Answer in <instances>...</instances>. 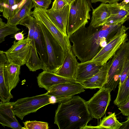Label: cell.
I'll return each instance as SVG.
<instances>
[{
    "label": "cell",
    "instance_id": "4dcf8cb0",
    "mask_svg": "<svg viewBox=\"0 0 129 129\" xmlns=\"http://www.w3.org/2000/svg\"><path fill=\"white\" fill-rule=\"evenodd\" d=\"M34 7L47 10L51 2V0H32Z\"/></svg>",
    "mask_w": 129,
    "mask_h": 129
},
{
    "label": "cell",
    "instance_id": "83f0119b",
    "mask_svg": "<svg viewBox=\"0 0 129 129\" xmlns=\"http://www.w3.org/2000/svg\"><path fill=\"white\" fill-rule=\"evenodd\" d=\"M20 30L16 25H8L4 22L1 18H0V43L5 41L7 36L16 33Z\"/></svg>",
    "mask_w": 129,
    "mask_h": 129
},
{
    "label": "cell",
    "instance_id": "603a6c76",
    "mask_svg": "<svg viewBox=\"0 0 129 129\" xmlns=\"http://www.w3.org/2000/svg\"><path fill=\"white\" fill-rule=\"evenodd\" d=\"M26 0H0V11L7 21L18 11Z\"/></svg>",
    "mask_w": 129,
    "mask_h": 129
},
{
    "label": "cell",
    "instance_id": "7402d4cb",
    "mask_svg": "<svg viewBox=\"0 0 129 129\" xmlns=\"http://www.w3.org/2000/svg\"><path fill=\"white\" fill-rule=\"evenodd\" d=\"M34 39L36 50L40 58L43 63L46 71V67L48 61V56L44 37L38 23H36L34 33Z\"/></svg>",
    "mask_w": 129,
    "mask_h": 129
},
{
    "label": "cell",
    "instance_id": "5b68a950",
    "mask_svg": "<svg viewBox=\"0 0 129 129\" xmlns=\"http://www.w3.org/2000/svg\"><path fill=\"white\" fill-rule=\"evenodd\" d=\"M38 21L46 42L48 56L46 71L55 73L61 66L65 55L63 49L57 41L45 26L41 22Z\"/></svg>",
    "mask_w": 129,
    "mask_h": 129
},
{
    "label": "cell",
    "instance_id": "f546056e",
    "mask_svg": "<svg viewBox=\"0 0 129 129\" xmlns=\"http://www.w3.org/2000/svg\"><path fill=\"white\" fill-rule=\"evenodd\" d=\"M129 75V57L126 60L121 72L119 86L121 85Z\"/></svg>",
    "mask_w": 129,
    "mask_h": 129
},
{
    "label": "cell",
    "instance_id": "d4e9b609",
    "mask_svg": "<svg viewBox=\"0 0 129 129\" xmlns=\"http://www.w3.org/2000/svg\"><path fill=\"white\" fill-rule=\"evenodd\" d=\"M34 8L32 0H26L18 11L10 19L7 21V24L15 26L19 24L20 22L31 15V9Z\"/></svg>",
    "mask_w": 129,
    "mask_h": 129
},
{
    "label": "cell",
    "instance_id": "836d02e7",
    "mask_svg": "<svg viewBox=\"0 0 129 129\" xmlns=\"http://www.w3.org/2000/svg\"><path fill=\"white\" fill-rule=\"evenodd\" d=\"M122 0H90L91 3H95L97 2H100L102 3L111 4L118 2Z\"/></svg>",
    "mask_w": 129,
    "mask_h": 129
},
{
    "label": "cell",
    "instance_id": "52a82bcc",
    "mask_svg": "<svg viewBox=\"0 0 129 129\" xmlns=\"http://www.w3.org/2000/svg\"><path fill=\"white\" fill-rule=\"evenodd\" d=\"M129 28L122 25L106 45L102 48L98 53L90 60L102 65L107 62L115 54L121 45L127 41L126 31Z\"/></svg>",
    "mask_w": 129,
    "mask_h": 129
},
{
    "label": "cell",
    "instance_id": "d6a6232c",
    "mask_svg": "<svg viewBox=\"0 0 129 129\" xmlns=\"http://www.w3.org/2000/svg\"><path fill=\"white\" fill-rule=\"evenodd\" d=\"M118 107V109L123 115L129 117V100Z\"/></svg>",
    "mask_w": 129,
    "mask_h": 129
},
{
    "label": "cell",
    "instance_id": "4fadbf2b",
    "mask_svg": "<svg viewBox=\"0 0 129 129\" xmlns=\"http://www.w3.org/2000/svg\"><path fill=\"white\" fill-rule=\"evenodd\" d=\"M13 102L0 104V123L4 127L5 126L14 129H22L15 117L13 110Z\"/></svg>",
    "mask_w": 129,
    "mask_h": 129
},
{
    "label": "cell",
    "instance_id": "277c9868",
    "mask_svg": "<svg viewBox=\"0 0 129 129\" xmlns=\"http://www.w3.org/2000/svg\"><path fill=\"white\" fill-rule=\"evenodd\" d=\"M129 57V41L124 42L111 58L106 81L103 87L114 91L119 84L122 70L126 59Z\"/></svg>",
    "mask_w": 129,
    "mask_h": 129
},
{
    "label": "cell",
    "instance_id": "8d00e7d4",
    "mask_svg": "<svg viewBox=\"0 0 129 129\" xmlns=\"http://www.w3.org/2000/svg\"><path fill=\"white\" fill-rule=\"evenodd\" d=\"M129 3V0H123L121 2L119 3V4L121 6H124Z\"/></svg>",
    "mask_w": 129,
    "mask_h": 129
},
{
    "label": "cell",
    "instance_id": "ac0fdd59",
    "mask_svg": "<svg viewBox=\"0 0 129 129\" xmlns=\"http://www.w3.org/2000/svg\"><path fill=\"white\" fill-rule=\"evenodd\" d=\"M111 58L102 66L99 72L92 77L80 83L84 88L93 89L102 88L107 80Z\"/></svg>",
    "mask_w": 129,
    "mask_h": 129
},
{
    "label": "cell",
    "instance_id": "8992f818",
    "mask_svg": "<svg viewBox=\"0 0 129 129\" xmlns=\"http://www.w3.org/2000/svg\"><path fill=\"white\" fill-rule=\"evenodd\" d=\"M50 97L46 93L18 99L13 103V110L15 115L23 120L26 115L35 112L41 108L51 104Z\"/></svg>",
    "mask_w": 129,
    "mask_h": 129
},
{
    "label": "cell",
    "instance_id": "8fae6325",
    "mask_svg": "<svg viewBox=\"0 0 129 129\" xmlns=\"http://www.w3.org/2000/svg\"><path fill=\"white\" fill-rule=\"evenodd\" d=\"M30 44V41L27 37L17 42L14 41L11 47L4 52L8 63L21 66L26 64L29 54Z\"/></svg>",
    "mask_w": 129,
    "mask_h": 129
},
{
    "label": "cell",
    "instance_id": "e0dca14e",
    "mask_svg": "<svg viewBox=\"0 0 129 129\" xmlns=\"http://www.w3.org/2000/svg\"><path fill=\"white\" fill-rule=\"evenodd\" d=\"M70 9L68 5L61 10H44L49 17L56 27L65 35H68L66 28Z\"/></svg>",
    "mask_w": 129,
    "mask_h": 129
},
{
    "label": "cell",
    "instance_id": "2e32d148",
    "mask_svg": "<svg viewBox=\"0 0 129 129\" xmlns=\"http://www.w3.org/2000/svg\"><path fill=\"white\" fill-rule=\"evenodd\" d=\"M78 63L77 59L71 49L65 55L61 66L55 74L64 78L75 80Z\"/></svg>",
    "mask_w": 129,
    "mask_h": 129
},
{
    "label": "cell",
    "instance_id": "d590c367",
    "mask_svg": "<svg viewBox=\"0 0 129 129\" xmlns=\"http://www.w3.org/2000/svg\"><path fill=\"white\" fill-rule=\"evenodd\" d=\"M126 120L121 123L122 125L119 129H129V117L126 118Z\"/></svg>",
    "mask_w": 129,
    "mask_h": 129
},
{
    "label": "cell",
    "instance_id": "ffe728a7",
    "mask_svg": "<svg viewBox=\"0 0 129 129\" xmlns=\"http://www.w3.org/2000/svg\"><path fill=\"white\" fill-rule=\"evenodd\" d=\"M92 9V16L90 24L94 27L104 25L110 15L109 4L102 3L97 8Z\"/></svg>",
    "mask_w": 129,
    "mask_h": 129
},
{
    "label": "cell",
    "instance_id": "74e56055",
    "mask_svg": "<svg viewBox=\"0 0 129 129\" xmlns=\"http://www.w3.org/2000/svg\"><path fill=\"white\" fill-rule=\"evenodd\" d=\"M69 5H70L74 1V0H64Z\"/></svg>",
    "mask_w": 129,
    "mask_h": 129
},
{
    "label": "cell",
    "instance_id": "30bf717a",
    "mask_svg": "<svg viewBox=\"0 0 129 129\" xmlns=\"http://www.w3.org/2000/svg\"><path fill=\"white\" fill-rule=\"evenodd\" d=\"M110 92L108 88L102 87L86 102L88 110L93 118L99 120L104 116L111 100Z\"/></svg>",
    "mask_w": 129,
    "mask_h": 129
},
{
    "label": "cell",
    "instance_id": "ba28073f",
    "mask_svg": "<svg viewBox=\"0 0 129 129\" xmlns=\"http://www.w3.org/2000/svg\"><path fill=\"white\" fill-rule=\"evenodd\" d=\"M38 22L33 16L26 17L20 22L19 24L25 26L28 29L27 38L30 41L29 51L26 66L30 71L35 72L40 69L45 71L43 63L38 56L34 39V33L36 24Z\"/></svg>",
    "mask_w": 129,
    "mask_h": 129
},
{
    "label": "cell",
    "instance_id": "44dd1931",
    "mask_svg": "<svg viewBox=\"0 0 129 129\" xmlns=\"http://www.w3.org/2000/svg\"><path fill=\"white\" fill-rule=\"evenodd\" d=\"M21 66L7 62L5 64L4 77L7 85L11 91L19 83Z\"/></svg>",
    "mask_w": 129,
    "mask_h": 129
},
{
    "label": "cell",
    "instance_id": "f1b7e54d",
    "mask_svg": "<svg viewBox=\"0 0 129 129\" xmlns=\"http://www.w3.org/2000/svg\"><path fill=\"white\" fill-rule=\"evenodd\" d=\"M24 126L22 129H48V123L37 121H26L23 122Z\"/></svg>",
    "mask_w": 129,
    "mask_h": 129
},
{
    "label": "cell",
    "instance_id": "1f68e13d",
    "mask_svg": "<svg viewBox=\"0 0 129 129\" xmlns=\"http://www.w3.org/2000/svg\"><path fill=\"white\" fill-rule=\"evenodd\" d=\"M68 5L64 0H54L50 9L54 11L61 10Z\"/></svg>",
    "mask_w": 129,
    "mask_h": 129
},
{
    "label": "cell",
    "instance_id": "e575fe53",
    "mask_svg": "<svg viewBox=\"0 0 129 129\" xmlns=\"http://www.w3.org/2000/svg\"><path fill=\"white\" fill-rule=\"evenodd\" d=\"M23 32V31L17 33L14 35V37L16 40L20 41L24 39V34L22 33Z\"/></svg>",
    "mask_w": 129,
    "mask_h": 129
},
{
    "label": "cell",
    "instance_id": "3957f363",
    "mask_svg": "<svg viewBox=\"0 0 129 129\" xmlns=\"http://www.w3.org/2000/svg\"><path fill=\"white\" fill-rule=\"evenodd\" d=\"M70 5L66 28L69 37L81 27L88 23L90 19L89 12L93 9L88 0H74Z\"/></svg>",
    "mask_w": 129,
    "mask_h": 129
},
{
    "label": "cell",
    "instance_id": "484cf974",
    "mask_svg": "<svg viewBox=\"0 0 129 129\" xmlns=\"http://www.w3.org/2000/svg\"><path fill=\"white\" fill-rule=\"evenodd\" d=\"M129 100V75L123 83L118 86L116 97L114 101V104L118 107Z\"/></svg>",
    "mask_w": 129,
    "mask_h": 129
},
{
    "label": "cell",
    "instance_id": "7a4b0ae2",
    "mask_svg": "<svg viewBox=\"0 0 129 129\" xmlns=\"http://www.w3.org/2000/svg\"><path fill=\"white\" fill-rule=\"evenodd\" d=\"M86 102L79 96H73L59 103L55 112L54 123L59 129H83L93 118Z\"/></svg>",
    "mask_w": 129,
    "mask_h": 129
},
{
    "label": "cell",
    "instance_id": "d6986e66",
    "mask_svg": "<svg viewBox=\"0 0 129 129\" xmlns=\"http://www.w3.org/2000/svg\"><path fill=\"white\" fill-rule=\"evenodd\" d=\"M109 4L110 15L104 25H122L129 19V10L120 5L118 2Z\"/></svg>",
    "mask_w": 129,
    "mask_h": 129
},
{
    "label": "cell",
    "instance_id": "6da1fadb",
    "mask_svg": "<svg viewBox=\"0 0 129 129\" xmlns=\"http://www.w3.org/2000/svg\"><path fill=\"white\" fill-rule=\"evenodd\" d=\"M122 25L105 24L94 27L83 26L69 37L71 50L81 62L91 60L107 44Z\"/></svg>",
    "mask_w": 129,
    "mask_h": 129
},
{
    "label": "cell",
    "instance_id": "cb8c5ba5",
    "mask_svg": "<svg viewBox=\"0 0 129 129\" xmlns=\"http://www.w3.org/2000/svg\"><path fill=\"white\" fill-rule=\"evenodd\" d=\"M7 58L4 53L0 54V99L1 102L5 103L10 102L13 98L11 91L5 82L4 77L5 64L7 62Z\"/></svg>",
    "mask_w": 129,
    "mask_h": 129
},
{
    "label": "cell",
    "instance_id": "f35d334b",
    "mask_svg": "<svg viewBox=\"0 0 129 129\" xmlns=\"http://www.w3.org/2000/svg\"><path fill=\"white\" fill-rule=\"evenodd\" d=\"M126 9L129 10V3L126 5L124 6Z\"/></svg>",
    "mask_w": 129,
    "mask_h": 129
},
{
    "label": "cell",
    "instance_id": "9c48e42d",
    "mask_svg": "<svg viewBox=\"0 0 129 129\" xmlns=\"http://www.w3.org/2000/svg\"><path fill=\"white\" fill-rule=\"evenodd\" d=\"M31 15L45 26L61 46L65 56L71 49L72 46L68 36L64 35L56 27L44 10L35 7L31 12Z\"/></svg>",
    "mask_w": 129,
    "mask_h": 129
},
{
    "label": "cell",
    "instance_id": "5bb4252c",
    "mask_svg": "<svg viewBox=\"0 0 129 129\" xmlns=\"http://www.w3.org/2000/svg\"><path fill=\"white\" fill-rule=\"evenodd\" d=\"M37 79L39 87L44 88L47 91L53 86L59 84L77 82L75 80L64 78L54 73L44 71L39 74Z\"/></svg>",
    "mask_w": 129,
    "mask_h": 129
},
{
    "label": "cell",
    "instance_id": "9a60e30c",
    "mask_svg": "<svg viewBox=\"0 0 129 129\" xmlns=\"http://www.w3.org/2000/svg\"><path fill=\"white\" fill-rule=\"evenodd\" d=\"M102 65L90 60L78 63L75 77L77 82H80L90 78L96 74Z\"/></svg>",
    "mask_w": 129,
    "mask_h": 129
},
{
    "label": "cell",
    "instance_id": "4316f807",
    "mask_svg": "<svg viewBox=\"0 0 129 129\" xmlns=\"http://www.w3.org/2000/svg\"><path fill=\"white\" fill-rule=\"evenodd\" d=\"M117 119L115 113L104 117L100 124L96 126V129H119L122 125Z\"/></svg>",
    "mask_w": 129,
    "mask_h": 129
},
{
    "label": "cell",
    "instance_id": "7c38bea8",
    "mask_svg": "<svg viewBox=\"0 0 129 129\" xmlns=\"http://www.w3.org/2000/svg\"><path fill=\"white\" fill-rule=\"evenodd\" d=\"M83 85L78 82L65 83L55 85L47 91L49 95L69 99L74 95L85 91Z\"/></svg>",
    "mask_w": 129,
    "mask_h": 129
}]
</instances>
